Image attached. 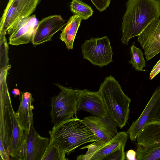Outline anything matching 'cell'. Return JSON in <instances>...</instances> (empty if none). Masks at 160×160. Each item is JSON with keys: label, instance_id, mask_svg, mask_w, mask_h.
I'll return each instance as SVG.
<instances>
[{"label": "cell", "instance_id": "obj_1", "mask_svg": "<svg viewBox=\"0 0 160 160\" xmlns=\"http://www.w3.org/2000/svg\"><path fill=\"white\" fill-rule=\"evenodd\" d=\"M122 17V42L128 45L155 19L160 17L159 0H128Z\"/></svg>", "mask_w": 160, "mask_h": 160}, {"label": "cell", "instance_id": "obj_2", "mask_svg": "<svg viewBox=\"0 0 160 160\" xmlns=\"http://www.w3.org/2000/svg\"><path fill=\"white\" fill-rule=\"evenodd\" d=\"M48 132L50 142L60 148L68 155L82 144L98 140L82 120L76 118L53 127Z\"/></svg>", "mask_w": 160, "mask_h": 160}, {"label": "cell", "instance_id": "obj_3", "mask_svg": "<svg viewBox=\"0 0 160 160\" xmlns=\"http://www.w3.org/2000/svg\"><path fill=\"white\" fill-rule=\"evenodd\" d=\"M98 92L103 100L107 114L114 120L118 127L122 128L128 122L131 100L112 76L105 79Z\"/></svg>", "mask_w": 160, "mask_h": 160}, {"label": "cell", "instance_id": "obj_4", "mask_svg": "<svg viewBox=\"0 0 160 160\" xmlns=\"http://www.w3.org/2000/svg\"><path fill=\"white\" fill-rule=\"evenodd\" d=\"M55 85L61 90L51 99L50 115L51 122L55 127L62 122L77 116V104L75 89L64 87L57 83Z\"/></svg>", "mask_w": 160, "mask_h": 160}, {"label": "cell", "instance_id": "obj_5", "mask_svg": "<svg viewBox=\"0 0 160 160\" xmlns=\"http://www.w3.org/2000/svg\"><path fill=\"white\" fill-rule=\"evenodd\" d=\"M136 140V160H160V122L146 125Z\"/></svg>", "mask_w": 160, "mask_h": 160}, {"label": "cell", "instance_id": "obj_6", "mask_svg": "<svg viewBox=\"0 0 160 160\" xmlns=\"http://www.w3.org/2000/svg\"><path fill=\"white\" fill-rule=\"evenodd\" d=\"M41 0H9L0 19V34H10L22 19L31 16Z\"/></svg>", "mask_w": 160, "mask_h": 160}, {"label": "cell", "instance_id": "obj_7", "mask_svg": "<svg viewBox=\"0 0 160 160\" xmlns=\"http://www.w3.org/2000/svg\"><path fill=\"white\" fill-rule=\"evenodd\" d=\"M81 48L83 58L93 65L102 67L113 61V53L107 36L86 40Z\"/></svg>", "mask_w": 160, "mask_h": 160}, {"label": "cell", "instance_id": "obj_8", "mask_svg": "<svg viewBox=\"0 0 160 160\" xmlns=\"http://www.w3.org/2000/svg\"><path fill=\"white\" fill-rule=\"evenodd\" d=\"M155 122H160V85L156 89L140 116L127 130L131 140H136L138 135L146 125Z\"/></svg>", "mask_w": 160, "mask_h": 160}, {"label": "cell", "instance_id": "obj_9", "mask_svg": "<svg viewBox=\"0 0 160 160\" xmlns=\"http://www.w3.org/2000/svg\"><path fill=\"white\" fill-rule=\"evenodd\" d=\"M15 112L5 82L0 87V141L7 149L13 128Z\"/></svg>", "mask_w": 160, "mask_h": 160}, {"label": "cell", "instance_id": "obj_10", "mask_svg": "<svg viewBox=\"0 0 160 160\" xmlns=\"http://www.w3.org/2000/svg\"><path fill=\"white\" fill-rule=\"evenodd\" d=\"M127 132H118L117 136L108 142L104 143L97 141L80 149H87L84 154L78 156L77 160H102L104 158L123 144H126L128 138Z\"/></svg>", "mask_w": 160, "mask_h": 160}, {"label": "cell", "instance_id": "obj_11", "mask_svg": "<svg viewBox=\"0 0 160 160\" xmlns=\"http://www.w3.org/2000/svg\"><path fill=\"white\" fill-rule=\"evenodd\" d=\"M82 120L94 133L98 141L102 142H108L118 133L115 122L108 114L102 117L88 116Z\"/></svg>", "mask_w": 160, "mask_h": 160}, {"label": "cell", "instance_id": "obj_12", "mask_svg": "<svg viewBox=\"0 0 160 160\" xmlns=\"http://www.w3.org/2000/svg\"><path fill=\"white\" fill-rule=\"evenodd\" d=\"M137 40L144 50L147 61L160 52V18L155 19L140 33Z\"/></svg>", "mask_w": 160, "mask_h": 160}, {"label": "cell", "instance_id": "obj_13", "mask_svg": "<svg viewBox=\"0 0 160 160\" xmlns=\"http://www.w3.org/2000/svg\"><path fill=\"white\" fill-rule=\"evenodd\" d=\"M66 23L60 15H52L39 22L31 40L34 45L41 44L51 40L53 35L62 30Z\"/></svg>", "mask_w": 160, "mask_h": 160}, {"label": "cell", "instance_id": "obj_14", "mask_svg": "<svg viewBox=\"0 0 160 160\" xmlns=\"http://www.w3.org/2000/svg\"><path fill=\"white\" fill-rule=\"evenodd\" d=\"M75 90L77 111H85L94 116L99 117L108 114L103 100L98 92H92L86 89Z\"/></svg>", "mask_w": 160, "mask_h": 160}, {"label": "cell", "instance_id": "obj_15", "mask_svg": "<svg viewBox=\"0 0 160 160\" xmlns=\"http://www.w3.org/2000/svg\"><path fill=\"white\" fill-rule=\"evenodd\" d=\"M39 22L35 14L22 19L13 28L9 37V43L18 45L31 40Z\"/></svg>", "mask_w": 160, "mask_h": 160}, {"label": "cell", "instance_id": "obj_16", "mask_svg": "<svg viewBox=\"0 0 160 160\" xmlns=\"http://www.w3.org/2000/svg\"><path fill=\"white\" fill-rule=\"evenodd\" d=\"M26 137L25 160H41L50 142V138L39 135L33 123L29 131H24Z\"/></svg>", "mask_w": 160, "mask_h": 160}, {"label": "cell", "instance_id": "obj_17", "mask_svg": "<svg viewBox=\"0 0 160 160\" xmlns=\"http://www.w3.org/2000/svg\"><path fill=\"white\" fill-rule=\"evenodd\" d=\"M7 150L12 159L25 160L26 137L25 131L19 126L14 114V123Z\"/></svg>", "mask_w": 160, "mask_h": 160}, {"label": "cell", "instance_id": "obj_18", "mask_svg": "<svg viewBox=\"0 0 160 160\" xmlns=\"http://www.w3.org/2000/svg\"><path fill=\"white\" fill-rule=\"evenodd\" d=\"M20 104L15 116L19 126L24 131H29L33 123L34 99L29 92H21Z\"/></svg>", "mask_w": 160, "mask_h": 160}, {"label": "cell", "instance_id": "obj_19", "mask_svg": "<svg viewBox=\"0 0 160 160\" xmlns=\"http://www.w3.org/2000/svg\"><path fill=\"white\" fill-rule=\"evenodd\" d=\"M82 20L78 15H73L70 18L62 30L60 38L64 42L68 50L73 48L75 38Z\"/></svg>", "mask_w": 160, "mask_h": 160}, {"label": "cell", "instance_id": "obj_20", "mask_svg": "<svg viewBox=\"0 0 160 160\" xmlns=\"http://www.w3.org/2000/svg\"><path fill=\"white\" fill-rule=\"evenodd\" d=\"M70 7L73 15H78L82 20L88 19L93 13L91 7L81 0H72Z\"/></svg>", "mask_w": 160, "mask_h": 160}, {"label": "cell", "instance_id": "obj_21", "mask_svg": "<svg viewBox=\"0 0 160 160\" xmlns=\"http://www.w3.org/2000/svg\"><path fill=\"white\" fill-rule=\"evenodd\" d=\"M135 42L133 43L130 48L131 58L129 62L137 71H145L143 68L146 66V62L143 53L141 49L135 46Z\"/></svg>", "mask_w": 160, "mask_h": 160}, {"label": "cell", "instance_id": "obj_22", "mask_svg": "<svg viewBox=\"0 0 160 160\" xmlns=\"http://www.w3.org/2000/svg\"><path fill=\"white\" fill-rule=\"evenodd\" d=\"M66 154L60 148L50 142L41 160H67Z\"/></svg>", "mask_w": 160, "mask_h": 160}, {"label": "cell", "instance_id": "obj_23", "mask_svg": "<svg viewBox=\"0 0 160 160\" xmlns=\"http://www.w3.org/2000/svg\"><path fill=\"white\" fill-rule=\"evenodd\" d=\"M126 144L121 145L116 149L103 158V160H124L126 158L124 148Z\"/></svg>", "mask_w": 160, "mask_h": 160}, {"label": "cell", "instance_id": "obj_24", "mask_svg": "<svg viewBox=\"0 0 160 160\" xmlns=\"http://www.w3.org/2000/svg\"><path fill=\"white\" fill-rule=\"evenodd\" d=\"M93 5L100 12L103 11L108 8L111 0H90Z\"/></svg>", "mask_w": 160, "mask_h": 160}, {"label": "cell", "instance_id": "obj_25", "mask_svg": "<svg viewBox=\"0 0 160 160\" xmlns=\"http://www.w3.org/2000/svg\"><path fill=\"white\" fill-rule=\"evenodd\" d=\"M0 160H8L10 159L9 152L5 148L1 141H0Z\"/></svg>", "mask_w": 160, "mask_h": 160}, {"label": "cell", "instance_id": "obj_26", "mask_svg": "<svg viewBox=\"0 0 160 160\" xmlns=\"http://www.w3.org/2000/svg\"><path fill=\"white\" fill-rule=\"evenodd\" d=\"M160 72V59L158 61L151 71L149 75V79L152 80Z\"/></svg>", "mask_w": 160, "mask_h": 160}, {"label": "cell", "instance_id": "obj_27", "mask_svg": "<svg viewBox=\"0 0 160 160\" xmlns=\"http://www.w3.org/2000/svg\"><path fill=\"white\" fill-rule=\"evenodd\" d=\"M136 152L132 149H130L127 152L126 158L128 160H136Z\"/></svg>", "mask_w": 160, "mask_h": 160}, {"label": "cell", "instance_id": "obj_28", "mask_svg": "<svg viewBox=\"0 0 160 160\" xmlns=\"http://www.w3.org/2000/svg\"><path fill=\"white\" fill-rule=\"evenodd\" d=\"M12 93L14 95V97L20 95V91L17 88H14L12 91Z\"/></svg>", "mask_w": 160, "mask_h": 160}]
</instances>
